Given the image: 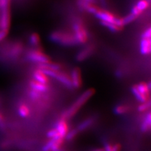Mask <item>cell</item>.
<instances>
[{
	"mask_svg": "<svg viewBox=\"0 0 151 151\" xmlns=\"http://www.w3.org/2000/svg\"><path fill=\"white\" fill-rule=\"evenodd\" d=\"M95 90L93 88H89L83 93L69 109L65 111L63 115V119H68L73 117L81 109V108L86 103L93 95Z\"/></svg>",
	"mask_w": 151,
	"mask_h": 151,
	"instance_id": "cell-1",
	"label": "cell"
},
{
	"mask_svg": "<svg viewBox=\"0 0 151 151\" xmlns=\"http://www.w3.org/2000/svg\"><path fill=\"white\" fill-rule=\"evenodd\" d=\"M38 68L42 70L49 77H51L58 80V81L64 84L66 87L69 88H73L70 76H69L68 74L61 71L60 70H55L52 69L47 65V64H39Z\"/></svg>",
	"mask_w": 151,
	"mask_h": 151,
	"instance_id": "cell-2",
	"label": "cell"
},
{
	"mask_svg": "<svg viewBox=\"0 0 151 151\" xmlns=\"http://www.w3.org/2000/svg\"><path fill=\"white\" fill-rule=\"evenodd\" d=\"M50 40L56 44L64 46H74L78 45L73 34L65 30H55L49 35Z\"/></svg>",
	"mask_w": 151,
	"mask_h": 151,
	"instance_id": "cell-3",
	"label": "cell"
},
{
	"mask_svg": "<svg viewBox=\"0 0 151 151\" xmlns=\"http://www.w3.org/2000/svg\"><path fill=\"white\" fill-rule=\"evenodd\" d=\"M73 34L78 44H84L88 40L89 34L87 28L81 19L74 17L73 19Z\"/></svg>",
	"mask_w": 151,
	"mask_h": 151,
	"instance_id": "cell-4",
	"label": "cell"
},
{
	"mask_svg": "<svg viewBox=\"0 0 151 151\" xmlns=\"http://www.w3.org/2000/svg\"><path fill=\"white\" fill-rule=\"evenodd\" d=\"M94 15L100 21L115 23L123 28L125 26L122 18L116 15L115 14L106 10V9L100 8Z\"/></svg>",
	"mask_w": 151,
	"mask_h": 151,
	"instance_id": "cell-5",
	"label": "cell"
},
{
	"mask_svg": "<svg viewBox=\"0 0 151 151\" xmlns=\"http://www.w3.org/2000/svg\"><path fill=\"white\" fill-rule=\"evenodd\" d=\"M27 58L31 61L39 64H45L51 63V59L49 56L44 52L40 49L30 50L27 54Z\"/></svg>",
	"mask_w": 151,
	"mask_h": 151,
	"instance_id": "cell-6",
	"label": "cell"
},
{
	"mask_svg": "<svg viewBox=\"0 0 151 151\" xmlns=\"http://www.w3.org/2000/svg\"><path fill=\"white\" fill-rule=\"evenodd\" d=\"M77 5L80 9L88 13L93 14V15L100 8L98 5H96V3L81 1V0H78Z\"/></svg>",
	"mask_w": 151,
	"mask_h": 151,
	"instance_id": "cell-7",
	"label": "cell"
},
{
	"mask_svg": "<svg viewBox=\"0 0 151 151\" xmlns=\"http://www.w3.org/2000/svg\"><path fill=\"white\" fill-rule=\"evenodd\" d=\"M70 80L72 86L76 89H79L82 86V76L81 70L78 68H74L70 73Z\"/></svg>",
	"mask_w": 151,
	"mask_h": 151,
	"instance_id": "cell-8",
	"label": "cell"
},
{
	"mask_svg": "<svg viewBox=\"0 0 151 151\" xmlns=\"http://www.w3.org/2000/svg\"><path fill=\"white\" fill-rule=\"evenodd\" d=\"M64 140V139L62 138L50 139L43 147V151H60Z\"/></svg>",
	"mask_w": 151,
	"mask_h": 151,
	"instance_id": "cell-9",
	"label": "cell"
},
{
	"mask_svg": "<svg viewBox=\"0 0 151 151\" xmlns=\"http://www.w3.org/2000/svg\"><path fill=\"white\" fill-rule=\"evenodd\" d=\"M1 14L0 17V27L1 30L8 31L10 22V14H9V7L1 9Z\"/></svg>",
	"mask_w": 151,
	"mask_h": 151,
	"instance_id": "cell-10",
	"label": "cell"
},
{
	"mask_svg": "<svg viewBox=\"0 0 151 151\" xmlns=\"http://www.w3.org/2000/svg\"><path fill=\"white\" fill-rule=\"evenodd\" d=\"M55 129L58 131L60 137L65 139V136L69 132V126L67 120L62 118V119L57 122Z\"/></svg>",
	"mask_w": 151,
	"mask_h": 151,
	"instance_id": "cell-11",
	"label": "cell"
},
{
	"mask_svg": "<svg viewBox=\"0 0 151 151\" xmlns=\"http://www.w3.org/2000/svg\"><path fill=\"white\" fill-rule=\"evenodd\" d=\"M94 51V46L89 45L85 47L76 55V59L79 62H82L90 57Z\"/></svg>",
	"mask_w": 151,
	"mask_h": 151,
	"instance_id": "cell-12",
	"label": "cell"
},
{
	"mask_svg": "<svg viewBox=\"0 0 151 151\" xmlns=\"http://www.w3.org/2000/svg\"><path fill=\"white\" fill-rule=\"evenodd\" d=\"M33 78L36 81L39 82L40 83H43L45 84H49V78L45 73L42 71L40 69L37 68L33 73Z\"/></svg>",
	"mask_w": 151,
	"mask_h": 151,
	"instance_id": "cell-13",
	"label": "cell"
},
{
	"mask_svg": "<svg viewBox=\"0 0 151 151\" xmlns=\"http://www.w3.org/2000/svg\"><path fill=\"white\" fill-rule=\"evenodd\" d=\"M30 86L31 88V89H33V90L40 93L46 92L49 89V84L40 83L38 81H36L34 79H32L30 81Z\"/></svg>",
	"mask_w": 151,
	"mask_h": 151,
	"instance_id": "cell-14",
	"label": "cell"
},
{
	"mask_svg": "<svg viewBox=\"0 0 151 151\" xmlns=\"http://www.w3.org/2000/svg\"><path fill=\"white\" fill-rule=\"evenodd\" d=\"M140 50L142 54L149 55L151 51V41L148 38H142L140 44Z\"/></svg>",
	"mask_w": 151,
	"mask_h": 151,
	"instance_id": "cell-15",
	"label": "cell"
},
{
	"mask_svg": "<svg viewBox=\"0 0 151 151\" xmlns=\"http://www.w3.org/2000/svg\"><path fill=\"white\" fill-rule=\"evenodd\" d=\"M139 91L143 94V95L147 98L148 100H150V83L149 82L148 84L145 82H141L137 84Z\"/></svg>",
	"mask_w": 151,
	"mask_h": 151,
	"instance_id": "cell-16",
	"label": "cell"
},
{
	"mask_svg": "<svg viewBox=\"0 0 151 151\" xmlns=\"http://www.w3.org/2000/svg\"><path fill=\"white\" fill-rule=\"evenodd\" d=\"M23 51V45L20 42H16L10 48L9 50V54L13 58L20 55Z\"/></svg>",
	"mask_w": 151,
	"mask_h": 151,
	"instance_id": "cell-17",
	"label": "cell"
},
{
	"mask_svg": "<svg viewBox=\"0 0 151 151\" xmlns=\"http://www.w3.org/2000/svg\"><path fill=\"white\" fill-rule=\"evenodd\" d=\"M30 44L37 49H40L41 40L39 35L36 32H34L30 34L29 37Z\"/></svg>",
	"mask_w": 151,
	"mask_h": 151,
	"instance_id": "cell-18",
	"label": "cell"
},
{
	"mask_svg": "<svg viewBox=\"0 0 151 151\" xmlns=\"http://www.w3.org/2000/svg\"><path fill=\"white\" fill-rule=\"evenodd\" d=\"M18 112L19 115L20 116L23 118H27L30 115V110L29 106H28L27 104L23 103L18 106Z\"/></svg>",
	"mask_w": 151,
	"mask_h": 151,
	"instance_id": "cell-19",
	"label": "cell"
},
{
	"mask_svg": "<svg viewBox=\"0 0 151 151\" xmlns=\"http://www.w3.org/2000/svg\"><path fill=\"white\" fill-rule=\"evenodd\" d=\"M151 128V113L148 112L146 115L145 119L142 122L141 126V130L144 132H147L150 130Z\"/></svg>",
	"mask_w": 151,
	"mask_h": 151,
	"instance_id": "cell-20",
	"label": "cell"
},
{
	"mask_svg": "<svg viewBox=\"0 0 151 151\" xmlns=\"http://www.w3.org/2000/svg\"><path fill=\"white\" fill-rule=\"evenodd\" d=\"M94 118H93V117L88 118V119L83 121L81 124L78 125V128L76 129L78 130V132L84 131V130L88 129L89 127L91 126L94 123Z\"/></svg>",
	"mask_w": 151,
	"mask_h": 151,
	"instance_id": "cell-21",
	"label": "cell"
},
{
	"mask_svg": "<svg viewBox=\"0 0 151 151\" xmlns=\"http://www.w3.org/2000/svg\"><path fill=\"white\" fill-rule=\"evenodd\" d=\"M100 24L113 32H119L123 30V27H121L113 23L100 21Z\"/></svg>",
	"mask_w": 151,
	"mask_h": 151,
	"instance_id": "cell-22",
	"label": "cell"
},
{
	"mask_svg": "<svg viewBox=\"0 0 151 151\" xmlns=\"http://www.w3.org/2000/svg\"><path fill=\"white\" fill-rule=\"evenodd\" d=\"M132 91L134 95L135 96V98L141 103H143L149 100L147 98H146L143 94L139 91L137 87V85H134V86L132 87Z\"/></svg>",
	"mask_w": 151,
	"mask_h": 151,
	"instance_id": "cell-23",
	"label": "cell"
},
{
	"mask_svg": "<svg viewBox=\"0 0 151 151\" xmlns=\"http://www.w3.org/2000/svg\"><path fill=\"white\" fill-rule=\"evenodd\" d=\"M130 110V108L128 106L125 105H119L116 106L114 109V112L116 115H124L125 113H127Z\"/></svg>",
	"mask_w": 151,
	"mask_h": 151,
	"instance_id": "cell-24",
	"label": "cell"
},
{
	"mask_svg": "<svg viewBox=\"0 0 151 151\" xmlns=\"http://www.w3.org/2000/svg\"><path fill=\"white\" fill-rule=\"evenodd\" d=\"M135 5L138 7L140 10L143 12L149 7L150 1L149 0H139Z\"/></svg>",
	"mask_w": 151,
	"mask_h": 151,
	"instance_id": "cell-25",
	"label": "cell"
},
{
	"mask_svg": "<svg viewBox=\"0 0 151 151\" xmlns=\"http://www.w3.org/2000/svg\"><path fill=\"white\" fill-rule=\"evenodd\" d=\"M137 18L135 16H134L132 13H129L128 15H126L125 17L122 18L124 25L129 24V23L133 22L134 21H135L136 20Z\"/></svg>",
	"mask_w": 151,
	"mask_h": 151,
	"instance_id": "cell-26",
	"label": "cell"
},
{
	"mask_svg": "<svg viewBox=\"0 0 151 151\" xmlns=\"http://www.w3.org/2000/svg\"><path fill=\"white\" fill-rule=\"evenodd\" d=\"M150 101L149 100L147 101L142 103L138 107V110L140 112H145L146 111L149 110L150 109Z\"/></svg>",
	"mask_w": 151,
	"mask_h": 151,
	"instance_id": "cell-27",
	"label": "cell"
},
{
	"mask_svg": "<svg viewBox=\"0 0 151 151\" xmlns=\"http://www.w3.org/2000/svg\"><path fill=\"white\" fill-rule=\"evenodd\" d=\"M47 137L49 138L50 139H55L61 138L59 136L58 131L56 130V129L55 128L52 129L50 130H49V132H47Z\"/></svg>",
	"mask_w": 151,
	"mask_h": 151,
	"instance_id": "cell-28",
	"label": "cell"
},
{
	"mask_svg": "<svg viewBox=\"0 0 151 151\" xmlns=\"http://www.w3.org/2000/svg\"><path fill=\"white\" fill-rule=\"evenodd\" d=\"M78 132H79L78 131V130L76 129L69 130L67 135H66V136H65V139L68 140H72L76 137V135L78 134Z\"/></svg>",
	"mask_w": 151,
	"mask_h": 151,
	"instance_id": "cell-29",
	"label": "cell"
},
{
	"mask_svg": "<svg viewBox=\"0 0 151 151\" xmlns=\"http://www.w3.org/2000/svg\"><path fill=\"white\" fill-rule=\"evenodd\" d=\"M41 94L42 93L35 91L34 90H33V89H30V96L31 97L32 99H33V100H39L40 98L41 97Z\"/></svg>",
	"mask_w": 151,
	"mask_h": 151,
	"instance_id": "cell-30",
	"label": "cell"
},
{
	"mask_svg": "<svg viewBox=\"0 0 151 151\" xmlns=\"http://www.w3.org/2000/svg\"><path fill=\"white\" fill-rule=\"evenodd\" d=\"M151 36V28L150 27H149L147 28L144 31V32L142 34V38H148V39H150Z\"/></svg>",
	"mask_w": 151,
	"mask_h": 151,
	"instance_id": "cell-31",
	"label": "cell"
},
{
	"mask_svg": "<svg viewBox=\"0 0 151 151\" xmlns=\"http://www.w3.org/2000/svg\"><path fill=\"white\" fill-rule=\"evenodd\" d=\"M8 31H6V30L0 31V41H1L6 37V36L8 34Z\"/></svg>",
	"mask_w": 151,
	"mask_h": 151,
	"instance_id": "cell-32",
	"label": "cell"
},
{
	"mask_svg": "<svg viewBox=\"0 0 151 151\" xmlns=\"http://www.w3.org/2000/svg\"><path fill=\"white\" fill-rule=\"evenodd\" d=\"M121 145L120 144H116L113 145L111 151H120Z\"/></svg>",
	"mask_w": 151,
	"mask_h": 151,
	"instance_id": "cell-33",
	"label": "cell"
},
{
	"mask_svg": "<svg viewBox=\"0 0 151 151\" xmlns=\"http://www.w3.org/2000/svg\"><path fill=\"white\" fill-rule=\"evenodd\" d=\"M113 145L110 144V143H106L105 145V147H104L103 149L105 150V151H111L112 149Z\"/></svg>",
	"mask_w": 151,
	"mask_h": 151,
	"instance_id": "cell-34",
	"label": "cell"
},
{
	"mask_svg": "<svg viewBox=\"0 0 151 151\" xmlns=\"http://www.w3.org/2000/svg\"><path fill=\"white\" fill-rule=\"evenodd\" d=\"M81 1H87V2L96 3L98 1V0H81Z\"/></svg>",
	"mask_w": 151,
	"mask_h": 151,
	"instance_id": "cell-35",
	"label": "cell"
},
{
	"mask_svg": "<svg viewBox=\"0 0 151 151\" xmlns=\"http://www.w3.org/2000/svg\"><path fill=\"white\" fill-rule=\"evenodd\" d=\"M3 121V116L1 113H0V123H2Z\"/></svg>",
	"mask_w": 151,
	"mask_h": 151,
	"instance_id": "cell-36",
	"label": "cell"
},
{
	"mask_svg": "<svg viewBox=\"0 0 151 151\" xmlns=\"http://www.w3.org/2000/svg\"><path fill=\"white\" fill-rule=\"evenodd\" d=\"M92 151H105V150H104L103 149H94Z\"/></svg>",
	"mask_w": 151,
	"mask_h": 151,
	"instance_id": "cell-37",
	"label": "cell"
},
{
	"mask_svg": "<svg viewBox=\"0 0 151 151\" xmlns=\"http://www.w3.org/2000/svg\"><path fill=\"white\" fill-rule=\"evenodd\" d=\"M149 1H150V0H149Z\"/></svg>",
	"mask_w": 151,
	"mask_h": 151,
	"instance_id": "cell-38",
	"label": "cell"
}]
</instances>
